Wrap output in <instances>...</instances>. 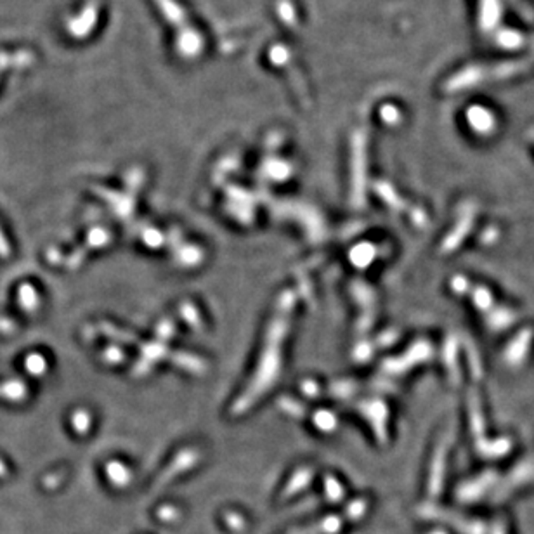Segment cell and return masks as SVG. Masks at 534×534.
Here are the masks:
<instances>
[{"mask_svg": "<svg viewBox=\"0 0 534 534\" xmlns=\"http://www.w3.org/2000/svg\"><path fill=\"white\" fill-rule=\"evenodd\" d=\"M0 396L11 401H21L26 396V387L21 382H6L0 385Z\"/></svg>", "mask_w": 534, "mask_h": 534, "instance_id": "6da1fadb", "label": "cell"}, {"mask_svg": "<svg viewBox=\"0 0 534 534\" xmlns=\"http://www.w3.org/2000/svg\"><path fill=\"white\" fill-rule=\"evenodd\" d=\"M20 304L23 309L33 312L39 307V295H37L35 288L32 285H23L20 288Z\"/></svg>", "mask_w": 534, "mask_h": 534, "instance_id": "7a4b0ae2", "label": "cell"}, {"mask_svg": "<svg viewBox=\"0 0 534 534\" xmlns=\"http://www.w3.org/2000/svg\"><path fill=\"white\" fill-rule=\"evenodd\" d=\"M26 370L33 375H42L47 370V363L40 354H32L26 357Z\"/></svg>", "mask_w": 534, "mask_h": 534, "instance_id": "3957f363", "label": "cell"}, {"mask_svg": "<svg viewBox=\"0 0 534 534\" xmlns=\"http://www.w3.org/2000/svg\"><path fill=\"white\" fill-rule=\"evenodd\" d=\"M0 257H9V245L0 232Z\"/></svg>", "mask_w": 534, "mask_h": 534, "instance_id": "277c9868", "label": "cell"}, {"mask_svg": "<svg viewBox=\"0 0 534 534\" xmlns=\"http://www.w3.org/2000/svg\"><path fill=\"white\" fill-rule=\"evenodd\" d=\"M2 473H6V467H4V464L0 461V476H2Z\"/></svg>", "mask_w": 534, "mask_h": 534, "instance_id": "5b68a950", "label": "cell"}]
</instances>
